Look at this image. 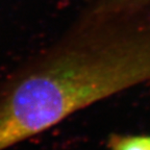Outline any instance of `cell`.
<instances>
[{
  "label": "cell",
  "mask_w": 150,
  "mask_h": 150,
  "mask_svg": "<svg viewBox=\"0 0 150 150\" xmlns=\"http://www.w3.org/2000/svg\"><path fill=\"white\" fill-rule=\"evenodd\" d=\"M150 5V0H95L89 9L99 13L132 11Z\"/></svg>",
  "instance_id": "3957f363"
},
{
  "label": "cell",
  "mask_w": 150,
  "mask_h": 150,
  "mask_svg": "<svg viewBox=\"0 0 150 150\" xmlns=\"http://www.w3.org/2000/svg\"><path fill=\"white\" fill-rule=\"evenodd\" d=\"M110 150H150V134H114L108 139Z\"/></svg>",
  "instance_id": "7a4b0ae2"
},
{
  "label": "cell",
  "mask_w": 150,
  "mask_h": 150,
  "mask_svg": "<svg viewBox=\"0 0 150 150\" xmlns=\"http://www.w3.org/2000/svg\"><path fill=\"white\" fill-rule=\"evenodd\" d=\"M149 82L150 5L112 13L87 9L0 83V150Z\"/></svg>",
  "instance_id": "6da1fadb"
}]
</instances>
